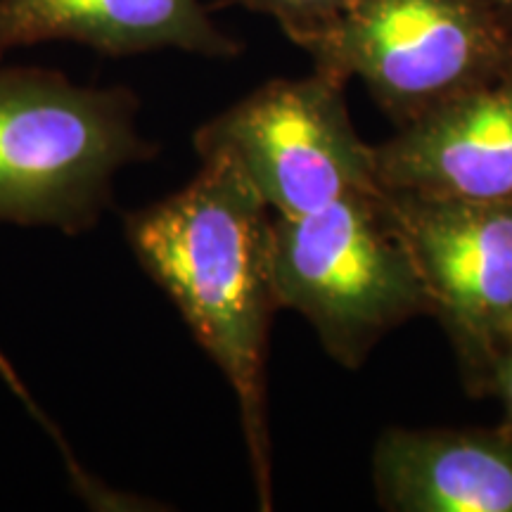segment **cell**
I'll return each instance as SVG.
<instances>
[{
	"mask_svg": "<svg viewBox=\"0 0 512 512\" xmlns=\"http://www.w3.org/2000/svg\"><path fill=\"white\" fill-rule=\"evenodd\" d=\"M124 219L138 264L174 302L240 403L259 501L271 508L266 358L273 313V214L223 157Z\"/></svg>",
	"mask_w": 512,
	"mask_h": 512,
	"instance_id": "cell-1",
	"label": "cell"
},
{
	"mask_svg": "<svg viewBox=\"0 0 512 512\" xmlns=\"http://www.w3.org/2000/svg\"><path fill=\"white\" fill-rule=\"evenodd\" d=\"M384 192V190H382ZM472 392L512 342V200L441 202L384 192Z\"/></svg>",
	"mask_w": 512,
	"mask_h": 512,
	"instance_id": "cell-6",
	"label": "cell"
},
{
	"mask_svg": "<svg viewBox=\"0 0 512 512\" xmlns=\"http://www.w3.org/2000/svg\"><path fill=\"white\" fill-rule=\"evenodd\" d=\"M273 285L280 309L309 320L323 349L349 370L361 368L387 332L430 313L382 190L273 216Z\"/></svg>",
	"mask_w": 512,
	"mask_h": 512,
	"instance_id": "cell-3",
	"label": "cell"
},
{
	"mask_svg": "<svg viewBox=\"0 0 512 512\" xmlns=\"http://www.w3.org/2000/svg\"><path fill=\"white\" fill-rule=\"evenodd\" d=\"M496 396L503 408V422L505 430L512 432V342L505 347L496 361L491 363L489 373H486L482 394Z\"/></svg>",
	"mask_w": 512,
	"mask_h": 512,
	"instance_id": "cell-11",
	"label": "cell"
},
{
	"mask_svg": "<svg viewBox=\"0 0 512 512\" xmlns=\"http://www.w3.org/2000/svg\"><path fill=\"white\" fill-rule=\"evenodd\" d=\"M48 41L81 43L107 57L166 48L221 60L242 53L202 0H0V60Z\"/></svg>",
	"mask_w": 512,
	"mask_h": 512,
	"instance_id": "cell-8",
	"label": "cell"
},
{
	"mask_svg": "<svg viewBox=\"0 0 512 512\" xmlns=\"http://www.w3.org/2000/svg\"><path fill=\"white\" fill-rule=\"evenodd\" d=\"M313 72L361 79L396 126L512 72V31L482 0H351L306 48Z\"/></svg>",
	"mask_w": 512,
	"mask_h": 512,
	"instance_id": "cell-4",
	"label": "cell"
},
{
	"mask_svg": "<svg viewBox=\"0 0 512 512\" xmlns=\"http://www.w3.org/2000/svg\"><path fill=\"white\" fill-rule=\"evenodd\" d=\"M138 95L41 67H0V223L88 233L112 207L114 178L152 162Z\"/></svg>",
	"mask_w": 512,
	"mask_h": 512,
	"instance_id": "cell-2",
	"label": "cell"
},
{
	"mask_svg": "<svg viewBox=\"0 0 512 512\" xmlns=\"http://www.w3.org/2000/svg\"><path fill=\"white\" fill-rule=\"evenodd\" d=\"M482 3L512 31V0H482Z\"/></svg>",
	"mask_w": 512,
	"mask_h": 512,
	"instance_id": "cell-12",
	"label": "cell"
},
{
	"mask_svg": "<svg viewBox=\"0 0 512 512\" xmlns=\"http://www.w3.org/2000/svg\"><path fill=\"white\" fill-rule=\"evenodd\" d=\"M373 155L377 185L392 195L512 200V72L399 126Z\"/></svg>",
	"mask_w": 512,
	"mask_h": 512,
	"instance_id": "cell-7",
	"label": "cell"
},
{
	"mask_svg": "<svg viewBox=\"0 0 512 512\" xmlns=\"http://www.w3.org/2000/svg\"><path fill=\"white\" fill-rule=\"evenodd\" d=\"M373 479L394 512H512V432L394 427L377 439Z\"/></svg>",
	"mask_w": 512,
	"mask_h": 512,
	"instance_id": "cell-9",
	"label": "cell"
},
{
	"mask_svg": "<svg viewBox=\"0 0 512 512\" xmlns=\"http://www.w3.org/2000/svg\"><path fill=\"white\" fill-rule=\"evenodd\" d=\"M226 5L273 17L294 46L306 50L342 17L351 0H226Z\"/></svg>",
	"mask_w": 512,
	"mask_h": 512,
	"instance_id": "cell-10",
	"label": "cell"
},
{
	"mask_svg": "<svg viewBox=\"0 0 512 512\" xmlns=\"http://www.w3.org/2000/svg\"><path fill=\"white\" fill-rule=\"evenodd\" d=\"M192 143L200 157L226 159L273 216L380 190L373 145L354 131L344 86L318 72L264 83L197 128Z\"/></svg>",
	"mask_w": 512,
	"mask_h": 512,
	"instance_id": "cell-5",
	"label": "cell"
}]
</instances>
